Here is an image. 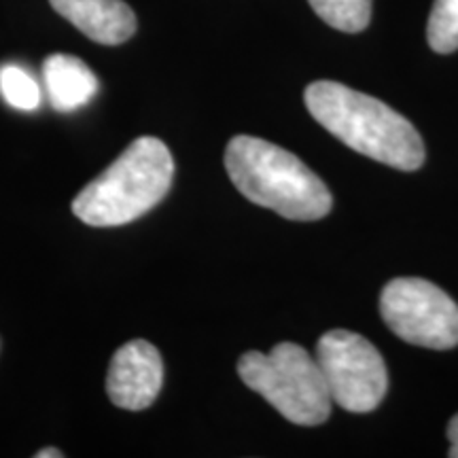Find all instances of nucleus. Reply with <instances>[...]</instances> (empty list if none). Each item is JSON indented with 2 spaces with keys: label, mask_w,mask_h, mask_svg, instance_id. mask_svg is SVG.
I'll list each match as a JSON object with an SVG mask.
<instances>
[{
  "label": "nucleus",
  "mask_w": 458,
  "mask_h": 458,
  "mask_svg": "<svg viewBox=\"0 0 458 458\" xmlns=\"http://www.w3.org/2000/svg\"><path fill=\"white\" fill-rule=\"evenodd\" d=\"M238 374L250 391L259 393L289 422L323 425L331 401L317 359L297 344H276L270 352L250 351L238 360Z\"/></svg>",
  "instance_id": "nucleus-4"
},
{
  "label": "nucleus",
  "mask_w": 458,
  "mask_h": 458,
  "mask_svg": "<svg viewBox=\"0 0 458 458\" xmlns=\"http://www.w3.org/2000/svg\"><path fill=\"white\" fill-rule=\"evenodd\" d=\"M174 159L159 139L134 140L72 199V213L91 227H117L139 219L170 191Z\"/></svg>",
  "instance_id": "nucleus-3"
},
{
  "label": "nucleus",
  "mask_w": 458,
  "mask_h": 458,
  "mask_svg": "<svg viewBox=\"0 0 458 458\" xmlns=\"http://www.w3.org/2000/svg\"><path fill=\"white\" fill-rule=\"evenodd\" d=\"M323 21L342 32L365 30L371 20V0H308Z\"/></svg>",
  "instance_id": "nucleus-10"
},
{
  "label": "nucleus",
  "mask_w": 458,
  "mask_h": 458,
  "mask_svg": "<svg viewBox=\"0 0 458 458\" xmlns=\"http://www.w3.org/2000/svg\"><path fill=\"white\" fill-rule=\"evenodd\" d=\"M162 382V354L153 344L134 340L123 344L113 354L106 376V393L117 408L140 411L157 399Z\"/></svg>",
  "instance_id": "nucleus-7"
},
{
  "label": "nucleus",
  "mask_w": 458,
  "mask_h": 458,
  "mask_svg": "<svg viewBox=\"0 0 458 458\" xmlns=\"http://www.w3.org/2000/svg\"><path fill=\"white\" fill-rule=\"evenodd\" d=\"M229 179L246 199L293 221L329 215L331 191L300 157L255 136H236L225 148Z\"/></svg>",
  "instance_id": "nucleus-2"
},
{
  "label": "nucleus",
  "mask_w": 458,
  "mask_h": 458,
  "mask_svg": "<svg viewBox=\"0 0 458 458\" xmlns=\"http://www.w3.org/2000/svg\"><path fill=\"white\" fill-rule=\"evenodd\" d=\"M0 96L17 111H37L41 105V88L37 79L20 64L0 66Z\"/></svg>",
  "instance_id": "nucleus-11"
},
{
  "label": "nucleus",
  "mask_w": 458,
  "mask_h": 458,
  "mask_svg": "<svg viewBox=\"0 0 458 458\" xmlns=\"http://www.w3.org/2000/svg\"><path fill=\"white\" fill-rule=\"evenodd\" d=\"M62 456H64V452L55 448H45L41 452H37V458H62Z\"/></svg>",
  "instance_id": "nucleus-14"
},
{
  "label": "nucleus",
  "mask_w": 458,
  "mask_h": 458,
  "mask_svg": "<svg viewBox=\"0 0 458 458\" xmlns=\"http://www.w3.org/2000/svg\"><path fill=\"white\" fill-rule=\"evenodd\" d=\"M427 38L437 54H452L458 49V0H435Z\"/></svg>",
  "instance_id": "nucleus-12"
},
{
  "label": "nucleus",
  "mask_w": 458,
  "mask_h": 458,
  "mask_svg": "<svg viewBox=\"0 0 458 458\" xmlns=\"http://www.w3.org/2000/svg\"><path fill=\"white\" fill-rule=\"evenodd\" d=\"M317 363L331 401L342 410L368 414L385 399L388 388L385 359L363 335L346 329L327 331L317 344Z\"/></svg>",
  "instance_id": "nucleus-5"
},
{
  "label": "nucleus",
  "mask_w": 458,
  "mask_h": 458,
  "mask_svg": "<svg viewBox=\"0 0 458 458\" xmlns=\"http://www.w3.org/2000/svg\"><path fill=\"white\" fill-rule=\"evenodd\" d=\"M303 100L325 130L360 156L405 172L425 162V142L414 125L374 96L335 81H317L308 85Z\"/></svg>",
  "instance_id": "nucleus-1"
},
{
  "label": "nucleus",
  "mask_w": 458,
  "mask_h": 458,
  "mask_svg": "<svg viewBox=\"0 0 458 458\" xmlns=\"http://www.w3.org/2000/svg\"><path fill=\"white\" fill-rule=\"evenodd\" d=\"M448 439H450V452L452 458H458V414L452 418L448 425Z\"/></svg>",
  "instance_id": "nucleus-13"
},
{
  "label": "nucleus",
  "mask_w": 458,
  "mask_h": 458,
  "mask_svg": "<svg viewBox=\"0 0 458 458\" xmlns=\"http://www.w3.org/2000/svg\"><path fill=\"white\" fill-rule=\"evenodd\" d=\"M43 81L49 105L60 113H72L98 94V79L83 60L54 54L43 64Z\"/></svg>",
  "instance_id": "nucleus-9"
},
{
  "label": "nucleus",
  "mask_w": 458,
  "mask_h": 458,
  "mask_svg": "<svg viewBox=\"0 0 458 458\" xmlns=\"http://www.w3.org/2000/svg\"><path fill=\"white\" fill-rule=\"evenodd\" d=\"M380 312L393 334L408 344L433 351L458 346V306L428 280H391L380 295Z\"/></svg>",
  "instance_id": "nucleus-6"
},
{
  "label": "nucleus",
  "mask_w": 458,
  "mask_h": 458,
  "mask_svg": "<svg viewBox=\"0 0 458 458\" xmlns=\"http://www.w3.org/2000/svg\"><path fill=\"white\" fill-rule=\"evenodd\" d=\"M51 7L85 37L100 45H122L136 32V15L123 0H49Z\"/></svg>",
  "instance_id": "nucleus-8"
}]
</instances>
